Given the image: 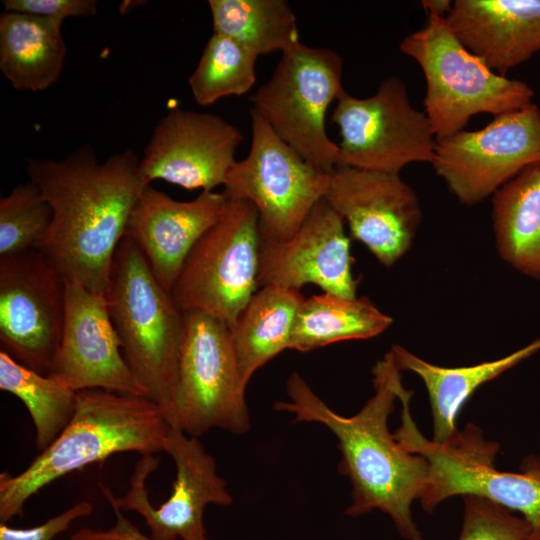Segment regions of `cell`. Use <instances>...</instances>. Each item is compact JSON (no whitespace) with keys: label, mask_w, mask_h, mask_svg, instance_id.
<instances>
[{"label":"cell","mask_w":540,"mask_h":540,"mask_svg":"<svg viewBox=\"0 0 540 540\" xmlns=\"http://www.w3.org/2000/svg\"><path fill=\"white\" fill-rule=\"evenodd\" d=\"M344 220L322 199L299 230L282 242L260 239L258 284L300 290L306 284L323 292L355 298L358 280Z\"/></svg>","instance_id":"obj_18"},{"label":"cell","mask_w":540,"mask_h":540,"mask_svg":"<svg viewBox=\"0 0 540 540\" xmlns=\"http://www.w3.org/2000/svg\"><path fill=\"white\" fill-rule=\"evenodd\" d=\"M104 295L127 366L172 426L184 312L128 233L115 252Z\"/></svg>","instance_id":"obj_4"},{"label":"cell","mask_w":540,"mask_h":540,"mask_svg":"<svg viewBox=\"0 0 540 540\" xmlns=\"http://www.w3.org/2000/svg\"><path fill=\"white\" fill-rule=\"evenodd\" d=\"M0 389L19 398L34 427L37 450L47 449L74 416L77 392L50 375L29 369L0 351Z\"/></svg>","instance_id":"obj_27"},{"label":"cell","mask_w":540,"mask_h":540,"mask_svg":"<svg viewBox=\"0 0 540 540\" xmlns=\"http://www.w3.org/2000/svg\"><path fill=\"white\" fill-rule=\"evenodd\" d=\"M491 202L499 256L523 275L540 280V163L497 190Z\"/></svg>","instance_id":"obj_23"},{"label":"cell","mask_w":540,"mask_h":540,"mask_svg":"<svg viewBox=\"0 0 540 540\" xmlns=\"http://www.w3.org/2000/svg\"><path fill=\"white\" fill-rule=\"evenodd\" d=\"M427 16L399 49L424 74V112L437 141L465 130L477 114L496 117L533 103L534 91L527 83L490 69L457 39L445 18Z\"/></svg>","instance_id":"obj_6"},{"label":"cell","mask_w":540,"mask_h":540,"mask_svg":"<svg viewBox=\"0 0 540 540\" xmlns=\"http://www.w3.org/2000/svg\"><path fill=\"white\" fill-rule=\"evenodd\" d=\"M391 324L392 318L367 297L347 298L324 292L300 304L289 349L308 352L341 341L369 339Z\"/></svg>","instance_id":"obj_25"},{"label":"cell","mask_w":540,"mask_h":540,"mask_svg":"<svg viewBox=\"0 0 540 540\" xmlns=\"http://www.w3.org/2000/svg\"><path fill=\"white\" fill-rule=\"evenodd\" d=\"M50 376L79 392L86 389L146 396L127 366L104 293L66 282L60 346Z\"/></svg>","instance_id":"obj_17"},{"label":"cell","mask_w":540,"mask_h":540,"mask_svg":"<svg viewBox=\"0 0 540 540\" xmlns=\"http://www.w3.org/2000/svg\"><path fill=\"white\" fill-rule=\"evenodd\" d=\"M116 517L114 526L106 530V532L120 540H153L148 535L144 534L136 525L129 521L122 511L117 508H112Z\"/></svg>","instance_id":"obj_33"},{"label":"cell","mask_w":540,"mask_h":540,"mask_svg":"<svg viewBox=\"0 0 540 540\" xmlns=\"http://www.w3.org/2000/svg\"><path fill=\"white\" fill-rule=\"evenodd\" d=\"M411 397V391L400 390L401 426L393 434L428 463L427 485L419 499L424 511L432 513L453 496H477L520 513L532 530L539 528L540 457L525 458L519 472L500 471L495 466L499 445L471 423L444 442L429 440L411 416Z\"/></svg>","instance_id":"obj_5"},{"label":"cell","mask_w":540,"mask_h":540,"mask_svg":"<svg viewBox=\"0 0 540 540\" xmlns=\"http://www.w3.org/2000/svg\"><path fill=\"white\" fill-rule=\"evenodd\" d=\"M535 163H540V108L532 103L481 129L437 141L431 165L460 203L473 206Z\"/></svg>","instance_id":"obj_13"},{"label":"cell","mask_w":540,"mask_h":540,"mask_svg":"<svg viewBox=\"0 0 540 540\" xmlns=\"http://www.w3.org/2000/svg\"><path fill=\"white\" fill-rule=\"evenodd\" d=\"M227 198L202 191L177 201L147 185L129 217L127 231L145 256L160 285L171 292L198 240L219 220Z\"/></svg>","instance_id":"obj_19"},{"label":"cell","mask_w":540,"mask_h":540,"mask_svg":"<svg viewBox=\"0 0 540 540\" xmlns=\"http://www.w3.org/2000/svg\"><path fill=\"white\" fill-rule=\"evenodd\" d=\"M538 350L540 338L502 358L462 367H442L429 363L400 345H393L390 352L401 371H411L422 379L431 407L432 440L444 442L458 431V414L480 386Z\"/></svg>","instance_id":"obj_22"},{"label":"cell","mask_w":540,"mask_h":540,"mask_svg":"<svg viewBox=\"0 0 540 540\" xmlns=\"http://www.w3.org/2000/svg\"><path fill=\"white\" fill-rule=\"evenodd\" d=\"M445 19L457 39L500 75L540 51V0H456Z\"/></svg>","instance_id":"obj_20"},{"label":"cell","mask_w":540,"mask_h":540,"mask_svg":"<svg viewBox=\"0 0 540 540\" xmlns=\"http://www.w3.org/2000/svg\"><path fill=\"white\" fill-rule=\"evenodd\" d=\"M527 540H540V527L532 530Z\"/></svg>","instance_id":"obj_36"},{"label":"cell","mask_w":540,"mask_h":540,"mask_svg":"<svg viewBox=\"0 0 540 540\" xmlns=\"http://www.w3.org/2000/svg\"><path fill=\"white\" fill-rule=\"evenodd\" d=\"M246 387L229 325L203 312H184L172 426L195 437L212 428L247 432Z\"/></svg>","instance_id":"obj_9"},{"label":"cell","mask_w":540,"mask_h":540,"mask_svg":"<svg viewBox=\"0 0 540 540\" xmlns=\"http://www.w3.org/2000/svg\"><path fill=\"white\" fill-rule=\"evenodd\" d=\"M343 60L334 50L298 43L282 53L271 77L249 98L270 128L303 159L330 174L339 147L327 134L326 114L344 90Z\"/></svg>","instance_id":"obj_7"},{"label":"cell","mask_w":540,"mask_h":540,"mask_svg":"<svg viewBox=\"0 0 540 540\" xmlns=\"http://www.w3.org/2000/svg\"><path fill=\"white\" fill-rule=\"evenodd\" d=\"M300 290L264 286L252 296L230 328L240 373L247 386L253 374L289 349Z\"/></svg>","instance_id":"obj_24"},{"label":"cell","mask_w":540,"mask_h":540,"mask_svg":"<svg viewBox=\"0 0 540 540\" xmlns=\"http://www.w3.org/2000/svg\"><path fill=\"white\" fill-rule=\"evenodd\" d=\"M323 199L387 268L409 251L422 220L418 196L399 174L337 167Z\"/></svg>","instance_id":"obj_15"},{"label":"cell","mask_w":540,"mask_h":540,"mask_svg":"<svg viewBox=\"0 0 540 540\" xmlns=\"http://www.w3.org/2000/svg\"><path fill=\"white\" fill-rule=\"evenodd\" d=\"M453 2L450 0H422L421 6L427 15L446 18L452 9Z\"/></svg>","instance_id":"obj_34"},{"label":"cell","mask_w":540,"mask_h":540,"mask_svg":"<svg viewBox=\"0 0 540 540\" xmlns=\"http://www.w3.org/2000/svg\"><path fill=\"white\" fill-rule=\"evenodd\" d=\"M258 56L235 40L213 33L189 78L197 104L209 106L228 96H241L256 82Z\"/></svg>","instance_id":"obj_28"},{"label":"cell","mask_w":540,"mask_h":540,"mask_svg":"<svg viewBox=\"0 0 540 540\" xmlns=\"http://www.w3.org/2000/svg\"><path fill=\"white\" fill-rule=\"evenodd\" d=\"M93 505L88 501L74 504L61 514H58L41 525L30 528H13L7 523H0V540H55L65 532L71 524L93 512Z\"/></svg>","instance_id":"obj_31"},{"label":"cell","mask_w":540,"mask_h":540,"mask_svg":"<svg viewBox=\"0 0 540 540\" xmlns=\"http://www.w3.org/2000/svg\"><path fill=\"white\" fill-rule=\"evenodd\" d=\"M61 25L22 12L0 15V70L14 89L40 92L57 82L66 56Z\"/></svg>","instance_id":"obj_21"},{"label":"cell","mask_w":540,"mask_h":540,"mask_svg":"<svg viewBox=\"0 0 540 540\" xmlns=\"http://www.w3.org/2000/svg\"><path fill=\"white\" fill-rule=\"evenodd\" d=\"M242 141L241 131L219 115L172 108L153 130L140 173L147 184L161 179L213 191L224 186Z\"/></svg>","instance_id":"obj_16"},{"label":"cell","mask_w":540,"mask_h":540,"mask_svg":"<svg viewBox=\"0 0 540 540\" xmlns=\"http://www.w3.org/2000/svg\"><path fill=\"white\" fill-rule=\"evenodd\" d=\"M374 394L358 413L344 417L324 403L296 372L287 380L288 401L274 408L295 416L294 422L325 425L337 438L338 470L352 485V503L345 514L359 517L373 510L388 515L406 540H423L412 516L428 480V463L405 449L388 429L402 384V371L389 351L373 367Z\"/></svg>","instance_id":"obj_2"},{"label":"cell","mask_w":540,"mask_h":540,"mask_svg":"<svg viewBox=\"0 0 540 540\" xmlns=\"http://www.w3.org/2000/svg\"><path fill=\"white\" fill-rule=\"evenodd\" d=\"M52 223V210L32 183L19 184L0 199V257L38 249Z\"/></svg>","instance_id":"obj_29"},{"label":"cell","mask_w":540,"mask_h":540,"mask_svg":"<svg viewBox=\"0 0 540 540\" xmlns=\"http://www.w3.org/2000/svg\"><path fill=\"white\" fill-rule=\"evenodd\" d=\"M132 149L98 162L84 145L62 160L27 159V174L52 210L38 247L66 282L104 293L130 214L149 185Z\"/></svg>","instance_id":"obj_1"},{"label":"cell","mask_w":540,"mask_h":540,"mask_svg":"<svg viewBox=\"0 0 540 540\" xmlns=\"http://www.w3.org/2000/svg\"><path fill=\"white\" fill-rule=\"evenodd\" d=\"M336 102L331 119L340 135L337 167L400 174L411 163H432L437 138L398 77H387L365 98L343 90Z\"/></svg>","instance_id":"obj_11"},{"label":"cell","mask_w":540,"mask_h":540,"mask_svg":"<svg viewBox=\"0 0 540 540\" xmlns=\"http://www.w3.org/2000/svg\"><path fill=\"white\" fill-rule=\"evenodd\" d=\"M6 11L22 12L63 22L68 17H88L97 11L95 0H3Z\"/></svg>","instance_id":"obj_32"},{"label":"cell","mask_w":540,"mask_h":540,"mask_svg":"<svg viewBox=\"0 0 540 540\" xmlns=\"http://www.w3.org/2000/svg\"><path fill=\"white\" fill-rule=\"evenodd\" d=\"M170 427L146 396L103 389L77 392L74 416L57 439L19 474H0V521L22 516L25 503L50 483L111 455L164 452Z\"/></svg>","instance_id":"obj_3"},{"label":"cell","mask_w":540,"mask_h":540,"mask_svg":"<svg viewBox=\"0 0 540 540\" xmlns=\"http://www.w3.org/2000/svg\"><path fill=\"white\" fill-rule=\"evenodd\" d=\"M69 540H120L118 538L110 536L106 530H93L90 528H83L74 533Z\"/></svg>","instance_id":"obj_35"},{"label":"cell","mask_w":540,"mask_h":540,"mask_svg":"<svg viewBox=\"0 0 540 540\" xmlns=\"http://www.w3.org/2000/svg\"><path fill=\"white\" fill-rule=\"evenodd\" d=\"M164 452L174 461L176 479L170 497L155 508L146 487L157 469L159 458L144 455L137 462L128 491L119 497L100 483L99 488L112 508L134 511L145 521L153 540H209L204 525L207 505L228 506L232 497L226 482L216 472V461L195 436L171 426Z\"/></svg>","instance_id":"obj_12"},{"label":"cell","mask_w":540,"mask_h":540,"mask_svg":"<svg viewBox=\"0 0 540 540\" xmlns=\"http://www.w3.org/2000/svg\"><path fill=\"white\" fill-rule=\"evenodd\" d=\"M250 120L249 153L231 168L222 193L255 206L262 241L282 242L324 198L329 174L303 159L253 109Z\"/></svg>","instance_id":"obj_10"},{"label":"cell","mask_w":540,"mask_h":540,"mask_svg":"<svg viewBox=\"0 0 540 540\" xmlns=\"http://www.w3.org/2000/svg\"><path fill=\"white\" fill-rule=\"evenodd\" d=\"M227 200L189 253L171 294L183 312H203L231 328L259 286L260 233L255 206Z\"/></svg>","instance_id":"obj_8"},{"label":"cell","mask_w":540,"mask_h":540,"mask_svg":"<svg viewBox=\"0 0 540 540\" xmlns=\"http://www.w3.org/2000/svg\"><path fill=\"white\" fill-rule=\"evenodd\" d=\"M463 523L458 540H527L531 525L490 500L464 496Z\"/></svg>","instance_id":"obj_30"},{"label":"cell","mask_w":540,"mask_h":540,"mask_svg":"<svg viewBox=\"0 0 540 540\" xmlns=\"http://www.w3.org/2000/svg\"><path fill=\"white\" fill-rule=\"evenodd\" d=\"M66 281L38 249L0 257L1 350L48 375L60 346Z\"/></svg>","instance_id":"obj_14"},{"label":"cell","mask_w":540,"mask_h":540,"mask_svg":"<svg viewBox=\"0 0 540 540\" xmlns=\"http://www.w3.org/2000/svg\"><path fill=\"white\" fill-rule=\"evenodd\" d=\"M213 33L229 37L258 57L284 53L298 43L295 14L286 0H209Z\"/></svg>","instance_id":"obj_26"}]
</instances>
